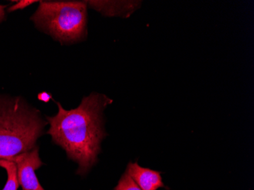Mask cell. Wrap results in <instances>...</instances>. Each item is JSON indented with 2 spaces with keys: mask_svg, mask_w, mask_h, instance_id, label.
<instances>
[{
  "mask_svg": "<svg viewBox=\"0 0 254 190\" xmlns=\"http://www.w3.org/2000/svg\"><path fill=\"white\" fill-rule=\"evenodd\" d=\"M132 179L142 190H158L160 188H166L164 184L161 173L149 168H142L138 163H129L127 171Z\"/></svg>",
  "mask_w": 254,
  "mask_h": 190,
  "instance_id": "5",
  "label": "cell"
},
{
  "mask_svg": "<svg viewBox=\"0 0 254 190\" xmlns=\"http://www.w3.org/2000/svg\"><path fill=\"white\" fill-rule=\"evenodd\" d=\"M46 123L21 98L0 95V160H9L36 147Z\"/></svg>",
  "mask_w": 254,
  "mask_h": 190,
  "instance_id": "2",
  "label": "cell"
},
{
  "mask_svg": "<svg viewBox=\"0 0 254 190\" xmlns=\"http://www.w3.org/2000/svg\"><path fill=\"white\" fill-rule=\"evenodd\" d=\"M0 167L4 168L7 173V181L2 190H18L20 185L15 163L8 160H0Z\"/></svg>",
  "mask_w": 254,
  "mask_h": 190,
  "instance_id": "7",
  "label": "cell"
},
{
  "mask_svg": "<svg viewBox=\"0 0 254 190\" xmlns=\"http://www.w3.org/2000/svg\"><path fill=\"white\" fill-rule=\"evenodd\" d=\"M6 8L5 5H0V22L3 21L5 18V8Z\"/></svg>",
  "mask_w": 254,
  "mask_h": 190,
  "instance_id": "11",
  "label": "cell"
},
{
  "mask_svg": "<svg viewBox=\"0 0 254 190\" xmlns=\"http://www.w3.org/2000/svg\"><path fill=\"white\" fill-rule=\"evenodd\" d=\"M16 165L18 182L22 190H44L38 181L35 171L43 165L38 147L8 160Z\"/></svg>",
  "mask_w": 254,
  "mask_h": 190,
  "instance_id": "4",
  "label": "cell"
},
{
  "mask_svg": "<svg viewBox=\"0 0 254 190\" xmlns=\"http://www.w3.org/2000/svg\"><path fill=\"white\" fill-rule=\"evenodd\" d=\"M87 5L77 1H41L31 19L54 40L70 44L86 37Z\"/></svg>",
  "mask_w": 254,
  "mask_h": 190,
  "instance_id": "3",
  "label": "cell"
},
{
  "mask_svg": "<svg viewBox=\"0 0 254 190\" xmlns=\"http://www.w3.org/2000/svg\"><path fill=\"white\" fill-rule=\"evenodd\" d=\"M36 2L37 1H34V0H21V1H18L17 3H15V5L9 7L8 8V11L11 12V11H16V10L23 9V8H25L26 7L31 5V4Z\"/></svg>",
  "mask_w": 254,
  "mask_h": 190,
  "instance_id": "9",
  "label": "cell"
},
{
  "mask_svg": "<svg viewBox=\"0 0 254 190\" xmlns=\"http://www.w3.org/2000/svg\"><path fill=\"white\" fill-rule=\"evenodd\" d=\"M38 98H39L41 101H49L50 98H51V95L48 94V93H41V94H39V96H38Z\"/></svg>",
  "mask_w": 254,
  "mask_h": 190,
  "instance_id": "10",
  "label": "cell"
},
{
  "mask_svg": "<svg viewBox=\"0 0 254 190\" xmlns=\"http://www.w3.org/2000/svg\"><path fill=\"white\" fill-rule=\"evenodd\" d=\"M112 103L104 94L85 97L78 108L65 111L57 103L59 111L53 117H47L51 127L48 134L53 141L62 147L68 158L78 164L77 174L84 175L96 164L105 138L103 111Z\"/></svg>",
  "mask_w": 254,
  "mask_h": 190,
  "instance_id": "1",
  "label": "cell"
},
{
  "mask_svg": "<svg viewBox=\"0 0 254 190\" xmlns=\"http://www.w3.org/2000/svg\"><path fill=\"white\" fill-rule=\"evenodd\" d=\"M114 190H142L127 172L123 174Z\"/></svg>",
  "mask_w": 254,
  "mask_h": 190,
  "instance_id": "8",
  "label": "cell"
},
{
  "mask_svg": "<svg viewBox=\"0 0 254 190\" xmlns=\"http://www.w3.org/2000/svg\"><path fill=\"white\" fill-rule=\"evenodd\" d=\"M86 3L103 15L126 17L132 14L139 5V2L133 1H86Z\"/></svg>",
  "mask_w": 254,
  "mask_h": 190,
  "instance_id": "6",
  "label": "cell"
}]
</instances>
